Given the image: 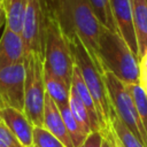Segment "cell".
Here are the masks:
<instances>
[{"label":"cell","instance_id":"30","mask_svg":"<svg viewBox=\"0 0 147 147\" xmlns=\"http://www.w3.org/2000/svg\"><path fill=\"white\" fill-rule=\"evenodd\" d=\"M2 11H5V3L2 0H0V13H2Z\"/></svg>","mask_w":147,"mask_h":147},{"label":"cell","instance_id":"29","mask_svg":"<svg viewBox=\"0 0 147 147\" xmlns=\"http://www.w3.org/2000/svg\"><path fill=\"white\" fill-rule=\"evenodd\" d=\"M3 24H6V14H5V11L0 13V28Z\"/></svg>","mask_w":147,"mask_h":147},{"label":"cell","instance_id":"21","mask_svg":"<svg viewBox=\"0 0 147 147\" xmlns=\"http://www.w3.org/2000/svg\"><path fill=\"white\" fill-rule=\"evenodd\" d=\"M126 87L133 98L141 123L147 133V96L139 84H126Z\"/></svg>","mask_w":147,"mask_h":147},{"label":"cell","instance_id":"14","mask_svg":"<svg viewBox=\"0 0 147 147\" xmlns=\"http://www.w3.org/2000/svg\"><path fill=\"white\" fill-rule=\"evenodd\" d=\"M71 87L76 91L77 95L79 96V99L82 100V102L84 103V106L86 107L90 117H91V122H92V126H93V131H102L101 130V123H100V118L98 115V110H96V106L94 103V100L85 84V82L83 80V77L78 70V68L75 65L74 67V71H72V77H71Z\"/></svg>","mask_w":147,"mask_h":147},{"label":"cell","instance_id":"7","mask_svg":"<svg viewBox=\"0 0 147 147\" xmlns=\"http://www.w3.org/2000/svg\"><path fill=\"white\" fill-rule=\"evenodd\" d=\"M46 16L47 8L42 0H26L21 32L24 44V56L29 53H37L44 56Z\"/></svg>","mask_w":147,"mask_h":147},{"label":"cell","instance_id":"2","mask_svg":"<svg viewBox=\"0 0 147 147\" xmlns=\"http://www.w3.org/2000/svg\"><path fill=\"white\" fill-rule=\"evenodd\" d=\"M68 39L70 42L75 65L78 68L83 80L85 82L96 106L101 130L103 132L110 127V114L113 111L103 78V69H101L95 63L82 40L76 34L68 36Z\"/></svg>","mask_w":147,"mask_h":147},{"label":"cell","instance_id":"31","mask_svg":"<svg viewBox=\"0 0 147 147\" xmlns=\"http://www.w3.org/2000/svg\"><path fill=\"white\" fill-rule=\"evenodd\" d=\"M2 1H3V3H6V1H7V0H2Z\"/></svg>","mask_w":147,"mask_h":147},{"label":"cell","instance_id":"20","mask_svg":"<svg viewBox=\"0 0 147 147\" xmlns=\"http://www.w3.org/2000/svg\"><path fill=\"white\" fill-rule=\"evenodd\" d=\"M96 18L102 26L109 29L113 32H117V28L113 17V11L110 7V0H88Z\"/></svg>","mask_w":147,"mask_h":147},{"label":"cell","instance_id":"24","mask_svg":"<svg viewBox=\"0 0 147 147\" xmlns=\"http://www.w3.org/2000/svg\"><path fill=\"white\" fill-rule=\"evenodd\" d=\"M102 141H103V132L100 130L92 131L87 134V137L79 147H101Z\"/></svg>","mask_w":147,"mask_h":147},{"label":"cell","instance_id":"6","mask_svg":"<svg viewBox=\"0 0 147 147\" xmlns=\"http://www.w3.org/2000/svg\"><path fill=\"white\" fill-rule=\"evenodd\" d=\"M103 78L113 110L127 129L147 147V133L126 84L108 70L103 71Z\"/></svg>","mask_w":147,"mask_h":147},{"label":"cell","instance_id":"9","mask_svg":"<svg viewBox=\"0 0 147 147\" xmlns=\"http://www.w3.org/2000/svg\"><path fill=\"white\" fill-rule=\"evenodd\" d=\"M110 7L119 36L138 57V44L133 24L131 0H110Z\"/></svg>","mask_w":147,"mask_h":147},{"label":"cell","instance_id":"10","mask_svg":"<svg viewBox=\"0 0 147 147\" xmlns=\"http://www.w3.org/2000/svg\"><path fill=\"white\" fill-rule=\"evenodd\" d=\"M0 116L24 147H33V125L23 110L7 107L0 109Z\"/></svg>","mask_w":147,"mask_h":147},{"label":"cell","instance_id":"23","mask_svg":"<svg viewBox=\"0 0 147 147\" xmlns=\"http://www.w3.org/2000/svg\"><path fill=\"white\" fill-rule=\"evenodd\" d=\"M0 147H24L3 122H0Z\"/></svg>","mask_w":147,"mask_h":147},{"label":"cell","instance_id":"3","mask_svg":"<svg viewBox=\"0 0 147 147\" xmlns=\"http://www.w3.org/2000/svg\"><path fill=\"white\" fill-rule=\"evenodd\" d=\"M99 57L103 71L108 70L125 84H139V60L117 32L102 26Z\"/></svg>","mask_w":147,"mask_h":147},{"label":"cell","instance_id":"17","mask_svg":"<svg viewBox=\"0 0 147 147\" xmlns=\"http://www.w3.org/2000/svg\"><path fill=\"white\" fill-rule=\"evenodd\" d=\"M60 113L61 116L63 118V122L65 124V127L68 130V133L72 140V144L75 147H79L83 141L85 140V138L87 137V133L83 130V127L79 125V123L77 122V119L75 118V116L71 113V109L68 106H63L60 107Z\"/></svg>","mask_w":147,"mask_h":147},{"label":"cell","instance_id":"11","mask_svg":"<svg viewBox=\"0 0 147 147\" xmlns=\"http://www.w3.org/2000/svg\"><path fill=\"white\" fill-rule=\"evenodd\" d=\"M24 54L21 33L5 26L0 38V68L24 62Z\"/></svg>","mask_w":147,"mask_h":147},{"label":"cell","instance_id":"16","mask_svg":"<svg viewBox=\"0 0 147 147\" xmlns=\"http://www.w3.org/2000/svg\"><path fill=\"white\" fill-rule=\"evenodd\" d=\"M26 8V0H7L5 3L6 24L5 26L21 33L23 28L24 14Z\"/></svg>","mask_w":147,"mask_h":147},{"label":"cell","instance_id":"15","mask_svg":"<svg viewBox=\"0 0 147 147\" xmlns=\"http://www.w3.org/2000/svg\"><path fill=\"white\" fill-rule=\"evenodd\" d=\"M44 77H45L46 93L53 99V101L56 103V106L59 108L63 107V106H68L71 84L63 80L62 78L55 76L47 69H45Z\"/></svg>","mask_w":147,"mask_h":147},{"label":"cell","instance_id":"25","mask_svg":"<svg viewBox=\"0 0 147 147\" xmlns=\"http://www.w3.org/2000/svg\"><path fill=\"white\" fill-rule=\"evenodd\" d=\"M139 85L147 96V51L139 60Z\"/></svg>","mask_w":147,"mask_h":147},{"label":"cell","instance_id":"1","mask_svg":"<svg viewBox=\"0 0 147 147\" xmlns=\"http://www.w3.org/2000/svg\"><path fill=\"white\" fill-rule=\"evenodd\" d=\"M54 11L65 34H76L95 63L103 69L99 57V40L102 25L88 0H59Z\"/></svg>","mask_w":147,"mask_h":147},{"label":"cell","instance_id":"5","mask_svg":"<svg viewBox=\"0 0 147 147\" xmlns=\"http://www.w3.org/2000/svg\"><path fill=\"white\" fill-rule=\"evenodd\" d=\"M25 83H24V114L33 126L44 127L45 107V65L44 56L29 53L24 56Z\"/></svg>","mask_w":147,"mask_h":147},{"label":"cell","instance_id":"32","mask_svg":"<svg viewBox=\"0 0 147 147\" xmlns=\"http://www.w3.org/2000/svg\"><path fill=\"white\" fill-rule=\"evenodd\" d=\"M0 122H2V119H1V116H0Z\"/></svg>","mask_w":147,"mask_h":147},{"label":"cell","instance_id":"22","mask_svg":"<svg viewBox=\"0 0 147 147\" xmlns=\"http://www.w3.org/2000/svg\"><path fill=\"white\" fill-rule=\"evenodd\" d=\"M33 147H65V146L45 127L33 126Z\"/></svg>","mask_w":147,"mask_h":147},{"label":"cell","instance_id":"26","mask_svg":"<svg viewBox=\"0 0 147 147\" xmlns=\"http://www.w3.org/2000/svg\"><path fill=\"white\" fill-rule=\"evenodd\" d=\"M103 133L108 137V139H109V141H110V144H111V147H124L123 144L121 142L119 138H118L117 134L115 133V131L111 129V126H110L108 130L103 131Z\"/></svg>","mask_w":147,"mask_h":147},{"label":"cell","instance_id":"19","mask_svg":"<svg viewBox=\"0 0 147 147\" xmlns=\"http://www.w3.org/2000/svg\"><path fill=\"white\" fill-rule=\"evenodd\" d=\"M110 126L119 138L124 147H146L121 121V118L113 110L110 114Z\"/></svg>","mask_w":147,"mask_h":147},{"label":"cell","instance_id":"33","mask_svg":"<svg viewBox=\"0 0 147 147\" xmlns=\"http://www.w3.org/2000/svg\"><path fill=\"white\" fill-rule=\"evenodd\" d=\"M146 2H147V0H146Z\"/></svg>","mask_w":147,"mask_h":147},{"label":"cell","instance_id":"18","mask_svg":"<svg viewBox=\"0 0 147 147\" xmlns=\"http://www.w3.org/2000/svg\"><path fill=\"white\" fill-rule=\"evenodd\" d=\"M69 107L71 109L72 115L75 116V118L77 119V122L79 123V125L83 127V130L88 134L90 132L93 131V126H92V122H91V117L90 114L86 109V107L84 106V103L82 102V100L79 99V96L77 95L76 91L71 87L70 88V95H69Z\"/></svg>","mask_w":147,"mask_h":147},{"label":"cell","instance_id":"27","mask_svg":"<svg viewBox=\"0 0 147 147\" xmlns=\"http://www.w3.org/2000/svg\"><path fill=\"white\" fill-rule=\"evenodd\" d=\"M42 1H44V3H45V6H46L47 9L54 10L55 7H56V5H57V1H59V0H42Z\"/></svg>","mask_w":147,"mask_h":147},{"label":"cell","instance_id":"4","mask_svg":"<svg viewBox=\"0 0 147 147\" xmlns=\"http://www.w3.org/2000/svg\"><path fill=\"white\" fill-rule=\"evenodd\" d=\"M44 65L45 69L71 84L75 61L70 42L55 11L51 9H47L46 16Z\"/></svg>","mask_w":147,"mask_h":147},{"label":"cell","instance_id":"8","mask_svg":"<svg viewBox=\"0 0 147 147\" xmlns=\"http://www.w3.org/2000/svg\"><path fill=\"white\" fill-rule=\"evenodd\" d=\"M24 62L0 68V109H24Z\"/></svg>","mask_w":147,"mask_h":147},{"label":"cell","instance_id":"28","mask_svg":"<svg viewBox=\"0 0 147 147\" xmlns=\"http://www.w3.org/2000/svg\"><path fill=\"white\" fill-rule=\"evenodd\" d=\"M101 147H111V144H110L108 137L105 133H103V141H102V146Z\"/></svg>","mask_w":147,"mask_h":147},{"label":"cell","instance_id":"13","mask_svg":"<svg viewBox=\"0 0 147 147\" xmlns=\"http://www.w3.org/2000/svg\"><path fill=\"white\" fill-rule=\"evenodd\" d=\"M133 24L138 44V59L147 51V2L146 0H131Z\"/></svg>","mask_w":147,"mask_h":147},{"label":"cell","instance_id":"12","mask_svg":"<svg viewBox=\"0 0 147 147\" xmlns=\"http://www.w3.org/2000/svg\"><path fill=\"white\" fill-rule=\"evenodd\" d=\"M44 127L53 133L65 147H75L65 127L59 107L47 93L45 96L44 107Z\"/></svg>","mask_w":147,"mask_h":147}]
</instances>
